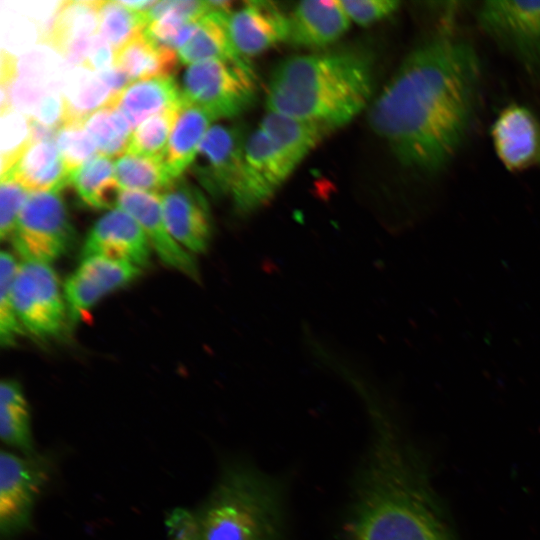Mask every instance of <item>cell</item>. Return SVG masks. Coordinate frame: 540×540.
<instances>
[{
  "mask_svg": "<svg viewBox=\"0 0 540 540\" xmlns=\"http://www.w3.org/2000/svg\"><path fill=\"white\" fill-rule=\"evenodd\" d=\"M84 127L99 155L117 159L126 154L133 129L117 109L108 106L98 109L86 119Z\"/></svg>",
  "mask_w": 540,
  "mask_h": 540,
  "instance_id": "29",
  "label": "cell"
},
{
  "mask_svg": "<svg viewBox=\"0 0 540 540\" xmlns=\"http://www.w3.org/2000/svg\"><path fill=\"white\" fill-rule=\"evenodd\" d=\"M490 136L494 152L507 170L540 166V119L527 106H505L494 119Z\"/></svg>",
  "mask_w": 540,
  "mask_h": 540,
  "instance_id": "14",
  "label": "cell"
},
{
  "mask_svg": "<svg viewBox=\"0 0 540 540\" xmlns=\"http://www.w3.org/2000/svg\"><path fill=\"white\" fill-rule=\"evenodd\" d=\"M213 121L205 110L184 100L162 160L171 180L190 168Z\"/></svg>",
  "mask_w": 540,
  "mask_h": 540,
  "instance_id": "22",
  "label": "cell"
},
{
  "mask_svg": "<svg viewBox=\"0 0 540 540\" xmlns=\"http://www.w3.org/2000/svg\"><path fill=\"white\" fill-rule=\"evenodd\" d=\"M80 199L94 209L117 208L123 191L111 158L98 155L83 165L70 178Z\"/></svg>",
  "mask_w": 540,
  "mask_h": 540,
  "instance_id": "27",
  "label": "cell"
},
{
  "mask_svg": "<svg viewBox=\"0 0 540 540\" xmlns=\"http://www.w3.org/2000/svg\"><path fill=\"white\" fill-rule=\"evenodd\" d=\"M55 143L69 176L98 156L97 146L84 125H67L59 128Z\"/></svg>",
  "mask_w": 540,
  "mask_h": 540,
  "instance_id": "34",
  "label": "cell"
},
{
  "mask_svg": "<svg viewBox=\"0 0 540 540\" xmlns=\"http://www.w3.org/2000/svg\"><path fill=\"white\" fill-rule=\"evenodd\" d=\"M356 473L344 540H459L423 451L383 408Z\"/></svg>",
  "mask_w": 540,
  "mask_h": 540,
  "instance_id": "2",
  "label": "cell"
},
{
  "mask_svg": "<svg viewBox=\"0 0 540 540\" xmlns=\"http://www.w3.org/2000/svg\"><path fill=\"white\" fill-rule=\"evenodd\" d=\"M30 192L12 179L0 184V237L10 238Z\"/></svg>",
  "mask_w": 540,
  "mask_h": 540,
  "instance_id": "35",
  "label": "cell"
},
{
  "mask_svg": "<svg viewBox=\"0 0 540 540\" xmlns=\"http://www.w3.org/2000/svg\"><path fill=\"white\" fill-rule=\"evenodd\" d=\"M19 265L13 254L3 250L0 255V344L14 346L25 330L21 325L13 299V287Z\"/></svg>",
  "mask_w": 540,
  "mask_h": 540,
  "instance_id": "33",
  "label": "cell"
},
{
  "mask_svg": "<svg viewBox=\"0 0 540 540\" xmlns=\"http://www.w3.org/2000/svg\"><path fill=\"white\" fill-rule=\"evenodd\" d=\"M340 4L354 23L368 26L396 12L400 3L395 0H344Z\"/></svg>",
  "mask_w": 540,
  "mask_h": 540,
  "instance_id": "36",
  "label": "cell"
},
{
  "mask_svg": "<svg viewBox=\"0 0 540 540\" xmlns=\"http://www.w3.org/2000/svg\"><path fill=\"white\" fill-rule=\"evenodd\" d=\"M179 61L177 50L155 43L144 31L115 51L114 66L132 83L172 77Z\"/></svg>",
  "mask_w": 540,
  "mask_h": 540,
  "instance_id": "23",
  "label": "cell"
},
{
  "mask_svg": "<svg viewBox=\"0 0 540 540\" xmlns=\"http://www.w3.org/2000/svg\"><path fill=\"white\" fill-rule=\"evenodd\" d=\"M297 164L331 129L316 122L268 112L259 126Z\"/></svg>",
  "mask_w": 540,
  "mask_h": 540,
  "instance_id": "26",
  "label": "cell"
},
{
  "mask_svg": "<svg viewBox=\"0 0 540 540\" xmlns=\"http://www.w3.org/2000/svg\"><path fill=\"white\" fill-rule=\"evenodd\" d=\"M181 92L214 120L233 118L254 103L255 76L247 59L207 60L187 67Z\"/></svg>",
  "mask_w": 540,
  "mask_h": 540,
  "instance_id": "5",
  "label": "cell"
},
{
  "mask_svg": "<svg viewBox=\"0 0 540 540\" xmlns=\"http://www.w3.org/2000/svg\"><path fill=\"white\" fill-rule=\"evenodd\" d=\"M115 51L110 43L99 33L89 43L82 68L100 73L114 66Z\"/></svg>",
  "mask_w": 540,
  "mask_h": 540,
  "instance_id": "38",
  "label": "cell"
},
{
  "mask_svg": "<svg viewBox=\"0 0 540 540\" xmlns=\"http://www.w3.org/2000/svg\"><path fill=\"white\" fill-rule=\"evenodd\" d=\"M152 251L140 224L117 207L95 222L85 238L81 256H103L143 270L150 264Z\"/></svg>",
  "mask_w": 540,
  "mask_h": 540,
  "instance_id": "15",
  "label": "cell"
},
{
  "mask_svg": "<svg viewBox=\"0 0 540 540\" xmlns=\"http://www.w3.org/2000/svg\"><path fill=\"white\" fill-rule=\"evenodd\" d=\"M227 30L234 51L247 59L287 41L288 16L269 1H248L228 15Z\"/></svg>",
  "mask_w": 540,
  "mask_h": 540,
  "instance_id": "18",
  "label": "cell"
},
{
  "mask_svg": "<svg viewBox=\"0 0 540 540\" xmlns=\"http://www.w3.org/2000/svg\"><path fill=\"white\" fill-rule=\"evenodd\" d=\"M350 19L339 0L303 1L288 16L287 42L319 48L337 41L348 30Z\"/></svg>",
  "mask_w": 540,
  "mask_h": 540,
  "instance_id": "19",
  "label": "cell"
},
{
  "mask_svg": "<svg viewBox=\"0 0 540 540\" xmlns=\"http://www.w3.org/2000/svg\"><path fill=\"white\" fill-rule=\"evenodd\" d=\"M227 13L210 11L197 21L189 40L177 50L180 62L192 65L212 59H236L227 30Z\"/></svg>",
  "mask_w": 540,
  "mask_h": 540,
  "instance_id": "25",
  "label": "cell"
},
{
  "mask_svg": "<svg viewBox=\"0 0 540 540\" xmlns=\"http://www.w3.org/2000/svg\"><path fill=\"white\" fill-rule=\"evenodd\" d=\"M248 135L239 124H216L203 138L190 171L212 197L231 196Z\"/></svg>",
  "mask_w": 540,
  "mask_h": 540,
  "instance_id": "11",
  "label": "cell"
},
{
  "mask_svg": "<svg viewBox=\"0 0 540 540\" xmlns=\"http://www.w3.org/2000/svg\"><path fill=\"white\" fill-rule=\"evenodd\" d=\"M117 207L129 213L140 224L152 250L164 264L192 279H199V269L193 254L173 238L166 226L160 194L123 190Z\"/></svg>",
  "mask_w": 540,
  "mask_h": 540,
  "instance_id": "16",
  "label": "cell"
},
{
  "mask_svg": "<svg viewBox=\"0 0 540 540\" xmlns=\"http://www.w3.org/2000/svg\"><path fill=\"white\" fill-rule=\"evenodd\" d=\"M24 262L50 264L75 241V231L60 192L30 193L10 237Z\"/></svg>",
  "mask_w": 540,
  "mask_h": 540,
  "instance_id": "6",
  "label": "cell"
},
{
  "mask_svg": "<svg viewBox=\"0 0 540 540\" xmlns=\"http://www.w3.org/2000/svg\"><path fill=\"white\" fill-rule=\"evenodd\" d=\"M196 515L200 540H284L280 482L244 462L223 466Z\"/></svg>",
  "mask_w": 540,
  "mask_h": 540,
  "instance_id": "4",
  "label": "cell"
},
{
  "mask_svg": "<svg viewBox=\"0 0 540 540\" xmlns=\"http://www.w3.org/2000/svg\"><path fill=\"white\" fill-rule=\"evenodd\" d=\"M141 272L134 265L103 256L82 258L63 286L69 326L81 321L104 296L136 280Z\"/></svg>",
  "mask_w": 540,
  "mask_h": 540,
  "instance_id": "12",
  "label": "cell"
},
{
  "mask_svg": "<svg viewBox=\"0 0 540 540\" xmlns=\"http://www.w3.org/2000/svg\"><path fill=\"white\" fill-rule=\"evenodd\" d=\"M164 523L169 540L201 539V527L196 512L176 507L166 514Z\"/></svg>",
  "mask_w": 540,
  "mask_h": 540,
  "instance_id": "37",
  "label": "cell"
},
{
  "mask_svg": "<svg viewBox=\"0 0 540 540\" xmlns=\"http://www.w3.org/2000/svg\"><path fill=\"white\" fill-rule=\"evenodd\" d=\"M12 179L30 193L60 192L69 176L55 140L34 141L1 180Z\"/></svg>",
  "mask_w": 540,
  "mask_h": 540,
  "instance_id": "21",
  "label": "cell"
},
{
  "mask_svg": "<svg viewBox=\"0 0 540 540\" xmlns=\"http://www.w3.org/2000/svg\"><path fill=\"white\" fill-rule=\"evenodd\" d=\"M183 103L181 89L173 77H167L132 82L105 106L117 109L134 130L149 117L179 108Z\"/></svg>",
  "mask_w": 540,
  "mask_h": 540,
  "instance_id": "20",
  "label": "cell"
},
{
  "mask_svg": "<svg viewBox=\"0 0 540 540\" xmlns=\"http://www.w3.org/2000/svg\"><path fill=\"white\" fill-rule=\"evenodd\" d=\"M181 107L151 116L138 125L132 132L126 154L163 160Z\"/></svg>",
  "mask_w": 540,
  "mask_h": 540,
  "instance_id": "32",
  "label": "cell"
},
{
  "mask_svg": "<svg viewBox=\"0 0 540 540\" xmlns=\"http://www.w3.org/2000/svg\"><path fill=\"white\" fill-rule=\"evenodd\" d=\"M123 5L136 12H146L152 8L157 1L155 0H136V1H121Z\"/></svg>",
  "mask_w": 540,
  "mask_h": 540,
  "instance_id": "39",
  "label": "cell"
},
{
  "mask_svg": "<svg viewBox=\"0 0 540 540\" xmlns=\"http://www.w3.org/2000/svg\"><path fill=\"white\" fill-rule=\"evenodd\" d=\"M298 164L258 127L248 135L242 167L231 194L235 208L249 213L278 191Z\"/></svg>",
  "mask_w": 540,
  "mask_h": 540,
  "instance_id": "9",
  "label": "cell"
},
{
  "mask_svg": "<svg viewBox=\"0 0 540 540\" xmlns=\"http://www.w3.org/2000/svg\"><path fill=\"white\" fill-rule=\"evenodd\" d=\"M99 0L61 1L41 39L74 66H82L91 38L99 31Z\"/></svg>",
  "mask_w": 540,
  "mask_h": 540,
  "instance_id": "17",
  "label": "cell"
},
{
  "mask_svg": "<svg viewBox=\"0 0 540 540\" xmlns=\"http://www.w3.org/2000/svg\"><path fill=\"white\" fill-rule=\"evenodd\" d=\"M115 173L123 190L159 194L173 181L167 175L162 160L131 154L116 159Z\"/></svg>",
  "mask_w": 540,
  "mask_h": 540,
  "instance_id": "30",
  "label": "cell"
},
{
  "mask_svg": "<svg viewBox=\"0 0 540 540\" xmlns=\"http://www.w3.org/2000/svg\"><path fill=\"white\" fill-rule=\"evenodd\" d=\"M53 461L48 454L0 453V537L16 540L32 526L34 507L49 481Z\"/></svg>",
  "mask_w": 540,
  "mask_h": 540,
  "instance_id": "7",
  "label": "cell"
},
{
  "mask_svg": "<svg viewBox=\"0 0 540 540\" xmlns=\"http://www.w3.org/2000/svg\"><path fill=\"white\" fill-rule=\"evenodd\" d=\"M163 217L173 238L192 254L204 253L213 234L208 201L202 191L182 176L161 194Z\"/></svg>",
  "mask_w": 540,
  "mask_h": 540,
  "instance_id": "13",
  "label": "cell"
},
{
  "mask_svg": "<svg viewBox=\"0 0 540 540\" xmlns=\"http://www.w3.org/2000/svg\"><path fill=\"white\" fill-rule=\"evenodd\" d=\"M477 19L497 44L528 67H540V1H486Z\"/></svg>",
  "mask_w": 540,
  "mask_h": 540,
  "instance_id": "10",
  "label": "cell"
},
{
  "mask_svg": "<svg viewBox=\"0 0 540 540\" xmlns=\"http://www.w3.org/2000/svg\"><path fill=\"white\" fill-rule=\"evenodd\" d=\"M0 438L23 455L37 453L28 403L20 383L13 379L0 383Z\"/></svg>",
  "mask_w": 540,
  "mask_h": 540,
  "instance_id": "24",
  "label": "cell"
},
{
  "mask_svg": "<svg viewBox=\"0 0 540 540\" xmlns=\"http://www.w3.org/2000/svg\"><path fill=\"white\" fill-rule=\"evenodd\" d=\"M63 88L62 126L84 125L86 119L104 107L114 95L98 73L83 68L76 71Z\"/></svg>",
  "mask_w": 540,
  "mask_h": 540,
  "instance_id": "28",
  "label": "cell"
},
{
  "mask_svg": "<svg viewBox=\"0 0 540 540\" xmlns=\"http://www.w3.org/2000/svg\"><path fill=\"white\" fill-rule=\"evenodd\" d=\"M481 75L469 42L437 35L403 60L371 106L370 126L403 165L427 174L440 172L470 134Z\"/></svg>",
  "mask_w": 540,
  "mask_h": 540,
  "instance_id": "1",
  "label": "cell"
},
{
  "mask_svg": "<svg viewBox=\"0 0 540 540\" xmlns=\"http://www.w3.org/2000/svg\"><path fill=\"white\" fill-rule=\"evenodd\" d=\"M13 299L24 330L37 338H56L69 326L64 292L50 264L21 263Z\"/></svg>",
  "mask_w": 540,
  "mask_h": 540,
  "instance_id": "8",
  "label": "cell"
},
{
  "mask_svg": "<svg viewBox=\"0 0 540 540\" xmlns=\"http://www.w3.org/2000/svg\"><path fill=\"white\" fill-rule=\"evenodd\" d=\"M373 91L369 57L357 51L295 55L273 70L268 112L320 123L331 130L356 117Z\"/></svg>",
  "mask_w": 540,
  "mask_h": 540,
  "instance_id": "3",
  "label": "cell"
},
{
  "mask_svg": "<svg viewBox=\"0 0 540 540\" xmlns=\"http://www.w3.org/2000/svg\"><path fill=\"white\" fill-rule=\"evenodd\" d=\"M147 26L143 13L129 9L121 1L100 2L98 33L110 43L114 51L143 33Z\"/></svg>",
  "mask_w": 540,
  "mask_h": 540,
  "instance_id": "31",
  "label": "cell"
}]
</instances>
